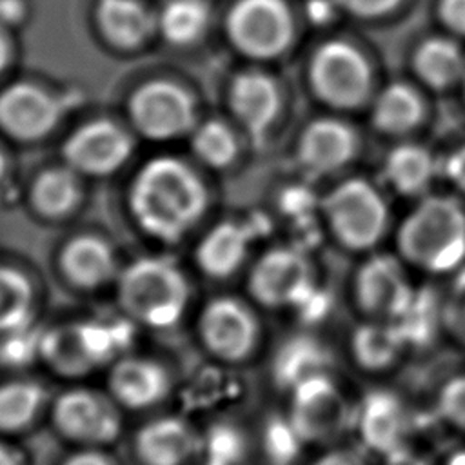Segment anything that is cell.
<instances>
[{
	"label": "cell",
	"instance_id": "cell-49",
	"mask_svg": "<svg viewBox=\"0 0 465 465\" xmlns=\"http://www.w3.org/2000/svg\"><path fill=\"white\" fill-rule=\"evenodd\" d=\"M5 60H7V42H5L4 35L0 33V71L5 65Z\"/></svg>",
	"mask_w": 465,
	"mask_h": 465
},
{
	"label": "cell",
	"instance_id": "cell-42",
	"mask_svg": "<svg viewBox=\"0 0 465 465\" xmlns=\"http://www.w3.org/2000/svg\"><path fill=\"white\" fill-rule=\"evenodd\" d=\"M347 11L360 16H374L392 9L400 0H336Z\"/></svg>",
	"mask_w": 465,
	"mask_h": 465
},
{
	"label": "cell",
	"instance_id": "cell-27",
	"mask_svg": "<svg viewBox=\"0 0 465 465\" xmlns=\"http://www.w3.org/2000/svg\"><path fill=\"white\" fill-rule=\"evenodd\" d=\"M36 292L29 276L0 265V334L36 322Z\"/></svg>",
	"mask_w": 465,
	"mask_h": 465
},
{
	"label": "cell",
	"instance_id": "cell-40",
	"mask_svg": "<svg viewBox=\"0 0 465 465\" xmlns=\"http://www.w3.org/2000/svg\"><path fill=\"white\" fill-rule=\"evenodd\" d=\"M307 465H369L361 452L347 447H325L316 458H312Z\"/></svg>",
	"mask_w": 465,
	"mask_h": 465
},
{
	"label": "cell",
	"instance_id": "cell-3",
	"mask_svg": "<svg viewBox=\"0 0 465 465\" xmlns=\"http://www.w3.org/2000/svg\"><path fill=\"white\" fill-rule=\"evenodd\" d=\"M189 302V282L167 258H138L116 276L120 314L138 329L169 331L176 327L185 318Z\"/></svg>",
	"mask_w": 465,
	"mask_h": 465
},
{
	"label": "cell",
	"instance_id": "cell-32",
	"mask_svg": "<svg viewBox=\"0 0 465 465\" xmlns=\"http://www.w3.org/2000/svg\"><path fill=\"white\" fill-rule=\"evenodd\" d=\"M252 441L234 423L216 421L202 429V461L211 465H245Z\"/></svg>",
	"mask_w": 465,
	"mask_h": 465
},
{
	"label": "cell",
	"instance_id": "cell-26",
	"mask_svg": "<svg viewBox=\"0 0 465 465\" xmlns=\"http://www.w3.org/2000/svg\"><path fill=\"white\" fill-rule=\"evenodd\" d=\"M392 323L403 336L409 351L432 345L440 334H445L443 294L427 287H416L405 311Z\"/></svg>",
	"mask_w": 465,
	"mask_h": 465
},
{
	"label": "cell",
	"instance_id": "cell-18",
	"mask_svg": "<svg viewBox=\"0 0 465 465\" xmlns=\"http://www.w3.org/2000/svg\"><path fill=\"white\" fill-rule=\"evenodd\" d=\"M129 151V136L109 122H93L80 127L64 147L71 165L93 174L114 171L125 162Z\"/></svg>",
	"mask_w": 465,
	"mask_h": 465
},
{
	"label": "cell",
	"instance_id": "cell-31",
	"mask_svg": "<svg viewBox=\"0 0 465 465\" xmlns=\"http://www.w3.org/2000/svg\"><path fill=\"white\" fill-rule=\"evenodd\" d=\"M418 74L434 87H445L465 73L461 49L445 38L427 40L416 54Z\"/></svg>",
	"mask_w": 465,
	"mask_h": 465
},
{
	"label": "cell",
	"instance_id": "cell-24",
	"mask_svg": "<svg viewBox=\"0 0 465 465\" xmlns=\"http://www.w3.org/2000/svg\"><path fill=\"white\" fill-rule=\"evenodd\" d=\"M354 151L352 131L336 120H318L303 134L300 156L303 163L318 173L341 167Z\"/></svg>",
	"mask_w": 465,
	"mask_h": 465
},
{
	"label": "cell",
	"instance_id": "cell-8",
	"mask_svg": "<svg viewBox=\"0 0 465 465\" xmlns=\"http://www.w3.org/2000/svg\"><path fill=\"white\" fill-rule=\"evenodd\" d=\"M316 285L307 256L296 249L280 247L254 263L247 291L251 300L263 309L294 311Z\"/></svg>",
	"mask_w": 465,
	"mask_h": 465
},
{
	"label": "cell",
	"instance_id": "cell-29",
	"mask_svg": "<svg viewBox=\"0 0 465 465\" xmlns=\"http://www.w3.org/2000/svg\"><path fill=\"white\" fill-rule=\"evenodd\" d=\"M434 171L436 163L432 154L420 145H400L385 162L387 180L403 194H416L423 191Z\"/></svg>",
	"mask_w": 465,
	"mask_h": 465
},
{
	"label": "cell",
	"instance_id": "cell-46",
	"mask_svg": "<svg viewBox=\"0 0 465 465\" xmlns=\"http://www.w3.org/2000/svg\"><path fill=\"white\" fill-rule=\"evenodd\" d=\"M0 465H29L25 454L9 441V438L0 436Z\"/></svg>",
	"mask_w": 465,
	"mask_h": 465
},
{
	"label": "cell",
	"instance_id": "cell-33",
	"mask_svg": "<svg viewBox=\"0 0 465 465\" xmlns=\"http://www.w3.org/2000/svg\"><path fill=\"white\" fill-rule=\"evenodd\" d=\"M421 118V102L418 94L403 84L389 85L376 100L374 122L389 133L411 129Z\"/></svg>",
	"mask_w": 465,
	"mask_h": 465
},
{
	"label": "cell",
	"instance_id": "cell-12",
	"mask_svg": "<svg viewBox=\"0 0 465 465\" xmlns=\"http://www.w3.org/2000/svg\"><path fill=\"white\" fill-rule=\"evenodd\" d=\"M105 391L124 412H143L163 403L174 391V381L160 360L127 352L105 371Z\"/></svg>",
	"mask_w": 465,
	"mask_h": 465
},
{
	"label": "cell",
	"instance_id": "cell-9",
	"mask_svg": "<svg viewBox=\"0 0 465 465\" xmlns=\"http://www.w3.org/2000/svg\"><path fill=\"white\" fill-rule=\"evenodd\" d=\"M418 416L392 389L374 387L356 400L352 432L361 447L376 456L411 443Z\"/></svg>",
	"mask_w": 465,
	"mask_h": 465
},
{
	"label": "cell",
	"instance_id": "cell-50",
	"mask_svg": "<svg viewBox=\"0 0 465 465\" xmlns=\"http://www.w3.org/2000/svg\"><path fill=\"white\" fill-rule=\"evenodd\" d=\"M2 171H4V158H2V153H0V176H2Z\"/></svg>",
	"mask_w": 465,
	"mask_h": 465
},
{
	"label": "cell",
	"instance_id": "cell-10",
	"mask_svg": "<svg viewBox=\"0 0 465 465\" xmlns=\"http://www.w3.org/2000/svg\"><path fill=\"white\" fill-rule=\"evenodd\" d=\"M338 240L356 251L372 247L387 225V209L380 193L363 180L340 185L325 202Z\"/></svg>",
	"mask_w": 465,
	"mask_h": 465
},
{
	"label": "cell",
	"instance_id": "cell-22",
	"mask_svg": "<svg viewBox=\"0 0 465 465\" xmlns=\"http://www.w3.org/2000/svg\"><path fill=\"white\" fill-rule=\"evenodd\" d=\"M60 269L71 285L85 291L98 289L118 276L111 247L94 236L71 240L60 254Z\"/></svg>",
	"mask_w": 465,
	"mask_h": 465
},
{
	"label": "cell",
	"instance_id": "cell-41",
	"mask_svg": "<svg viewBox=\"0 0 465 465\" xmlns=\"http://www.w3.org/2000/svg\"><path fill=\"white\" fill-rule=\"evenodd\" d=\"M58 465H118L107 449H73Z\"/></svg>",
	"mask_w": 465,
	"mask_h": 465
},
{
	"label": "cell",
	"instance_id": "cell-30",
	"mask_svg": "<svg viewBox=\"0 0 465 465\" xmlns=\"http://www.w3.org/2000/svg\"><path fill=\"white\" fill-rule=\"evenodd\" d=\"M100 25L120 45H134L151 29V16L136 0H102L98 7Z\"/></svg>",
	"mask_w": 465,
	"mask_h": 465
},
{
	"label": "cell",
	"instance_id": "cell-39",
	"mask_svg": "<svg viewBox=\"0 0 465 465\" xmlns=\"http://www.w3.org/2000/svg\"><path fill=\"white\" fill-rule=\"evenodd\" d=\"M443 331L465 349V269L456 274L450 289L443 294Z\"/></svg>",
	"mask_w": 465,
	"mask_h": 465
},
{
	"label": "cell",
	"instance_id": "cell-35",
	"mask_svg": "<svg viewBox=\"0 0 465 465\" xmlns=\"http://www.w3.org/2000/svg\"><path fill=\"white\" fill-rule=\"evenodd\" d=\"M209 11L202 0H171L160 16V29L173 44L196 40L207 25Z\"/></svg>",
	"mask_w": 465,
	"mask_h": 465
},
{
	"label": "cell",
	"instance_id": "cell-15",
	"mask_svg": "<svg viewBox=\"0 0 465 465\" xmlns=\"http://www.w3.org/2000/svg\"><path fill=\"white\" fill-rule=\"evenodd\" d=\"M318 94L338 107H352L369 89V67L363 56L345 42H329L318 49L311 69Z\"/></svg>",
	"mask_w": 465,
	"mask_h": 465
},
{
	"label": "cell",
	"instance_id": "cell-17",
	"mask_svg": "<svg viewBox=\"0 0 465 465\" xmlns=\"http://www.w3.org/2000/svg\"><path fill=\"white\" fill-rule=\"evenodd\" d=\"M269 367L274 387L289 394L309 378L334 372V356L314 334L296 332L276 345Z\"/></svg>",
	"mask_w": 465,
	"mask_h": 465
},
{
	"label": "cell",
	"instance_id": "cell-48",
	"mask_svg": "<svg viewBox=\"0 0 465 465\" xmlns=\"http://www.w3.org/2000/svg\"><path fill=\"white\" fill-rule=\"evenodd\" d=\"M445 465H465V449L452 452L445 461Z\"/></svg>",
	"mask_w": 465,
	"mask_h": 465
},
{
	"label": "cell",
	"instance_id": "cell-5",
	"mask_svg": "<svg viewBox=\"0 0 465 465\" xmlns=\"http://www.w3.org/2000/svg\"><path fill=\"white\" fill-rule=\"evenodd\" d=\"M47 420L73 449H109L124 432V409L104 389L71 385L51 398Z\"/></svg>",
	"mask_w": 465,
	"mask_h": 465
},
{
	"label": "cell",
	"instance_id": "cell-47",
	"mask_svg": "<svg viewBox=\"0 0 465 465\" xmlns=\"http://www.w3.org/2000/svg\"><path fill=\"white\" fill-rule=\"evenodd\" d=\"M24 15V4L20 0H0V22L15 24Z\"/></svg>",
	"mask_w": 465,
	"mask_h": 465
},
{
	"label": "cell",
	"instance_id": "cell-11",
	"mask_svg": "<svg viewBox=\"0 0 465 465\" xmlns=\"http://www.w3.org/2000/svg\"><path fill=\"white\" fill-rule=\"evenodd\" d=\"M414 289L396 258L378 254L356 272L352 300L363 320L394 322L405 311Z\"/></svg>",
	"mask_w": 465,
	"mask_h": 465
},
{
	"label": "cell",
	"instance_id": "cell-6",
	"mask_svg": "<svg viewBox=\"0 0 465 465\" xmlns=\"http://www.w3.org/2000/svg\"><path fill=\"white\" fill-rule=\"evenodd\" d=\"M287 416L309 447H332L352 432L356 401L338 383L334 372L296 385L287 394Z\"/></svg>",
	"mask_w": 465,
	"mask_h": 465
},
{
	"label": "cell",
	"instance_id": "cell-43",
	"mask_svg": "<svg viewBox=\"0 0 465 465\" xmlns=\"http://www.w3.org/2000/svg\"><path fill=\"white\" fill-rule=\"evenodd\" d=\"M381 465H430V461L414 445L407 443L381 456Z\"/></svg>",
	"mask_w": 465,
	"mask_h": 465
},
{
	"label": "cell",
	"instance_id": "cell-37",
	"mask_svg": "<svg viewBox=\"0 0 465 465\" xmlns=\"http://www.w3.org/2000/svg\"><path fill=\"white\" fill-rule=\"evenodd\" d=\"M434 418L452 432L465 436V372L452 374L440 385Z\"/></svg>",
	"mask_w": 465,
	"mask_h": 465
},
{
	"label": "cell",
	"instance_id": "cell-23",
	"mask_svg": "<svg viewBox=\"0 0 465 465\" xmlns=\"http://www.w3.org/2000/svg\"><path fill=\"white\" fill-rule=\"evenodd\" d=\"M231 104L240 122L258 142L276 116L278 91L269 76L243 73L232 84Z\"/></svg>",
	"mask_w": 465,
	"mask_h": 465
},
{
	"label": "cell",
	"instance_id": "cell-25",
	"mask_svg": "<svg viewBox=\"0 0 465 465\" xmlns=\"http://www.w3.org/2000/svg\"><path fill=\"white\" fill-rule=\"evenodd\" d=\"M251 232L245 225L222 223L214 227L198 245L196 262L213 278L231 276L245 260Z\"/></svg>",
	"mask_w": 465,
	"mask_h": 465
},
{
	"label": "cell",
	"instance_id": "cell-4",
	"mask_svg": "<svg viewBox=\"0 0 465 465\" xmlns=\"http://www.w3.org/2000/svg\"><path fill=\"white\" fill-rule=\"evenodd\" d=\"M401 256L414 267L441 274L465 260V213L454 200L430 198L403 222L398 234Z\"/></svg>",
	"mask_w": 465,
	"mask_h": 465
},
{
	"label": "cell",
	"instance_id": "cell-1",
	"mask_svg": "<svg viewBox=\"0 0 465 465\" xmlns=\"http://www.w3.org/2000/svg\"><path fill=\"white\" fill-rule=\"evenodd\" d=\"M205 191L194 173L174 158L151 160L138 173L131 207L138 223L163 242H178L200 218Z\"/></svg>",
	"mask_w": 465,
	"mask_h": 465
},
{
	"label": "cell",
	"instance_id": "cell-19",
	"mask_svg": "<svg viewBox=\"0 0 465 465\" xmlns=\"http://www.w3.org/2000/svg\"><path fill=\"white\" fill-rule=\"evenodd\" d=\"M60 116V104L31 84H15L0 94V124L18 138L45 134Z\"/></svg>",
	"mask_w": 465,
	"mask_h": 465
},
{
	"label": "cell",
	"instance_id": "cell-28",
	"mask_svg": "<svg viewBox=\"0 0 465 465\" xmlns=\"http://www.w3.org/2000/svg\"><path fill=\"white\" fill-rule=\"evenodd\" d=\"M254 447H258L265 465H296L309 445L283 411L263 418Z\"/></svg>",
	"mask_w": 465,
	"mask_h": 465
},
{
	"label": "cell",
	"instance_id": "cell-51",
	"mask_svg": "<svg viewBox=\"0 0 465 465\" xmlns=\"http://www.w3.org/2000/svg\"><path fill=\"white\" fill-rule=\"evenodd\" d=\"M196 465H211V463H205V461H200V463H196Z\"/></svg>",
	"mask_w": 465,
	"mask_h": 465
},
{
	"label": "cell",
	"instance_id": "cell-45",
	"mask_svg": "<svg viewBox=\"0 0 465 465\" xmlns=\"http://www.w3.org/2000/svg\"><path fill=\"white\" fill-rule=\"evenodd\" d=\"M445 171L449 174V178L465 191V145L460 147L454 154H450V158L447 160Z\"/></svg>",
	"mask_w": 465,
	"mask_h": 465
},
{
	"label": "cell",
	"instance_id": "cell-7",
	"mask_svg": "<svg viewBox=\"0 0 465 465\" xmlns=\"http://www.w3.org/2000/svg\"><path fill=\"white\" fill-rule=\"evenodd\" d=\"M202 349L218 363L249 361L262 343V322L251 303L236 296H216L203 303L194 320Z\"/></svg>",
	"mask_w": 465,
	"mask_h": 465
},
{
	"label": "cell",
	"instance_id": "cell-44",
	"mask_svg": "<svg viewBox=\"0 0 465 465\" xmlns=\"http://www.w3.org/2000/svg\"><path fill=\"white\" fill-rule=\"evenodd\" d=\"M440 13L450 29L465 35V0H441Z\"/></svg>",
	"mask_w": 465,
	"mask_h": 465
},
{
	"label": "cell",
	"instance_id": "cell-2",
	"mask_svg": "<svg viewBox=\"0 0 465 465\" xmlns=\"http://www.w3.org/2000/svg\"><path fill=\"white\" fill-rule=\"evenodd\" d=\"M136 329L122 314L85 316L44 327L42 365L69 380L107 371L129 352Z\"/></svg>",
	"mask_w": 465,
	"mask_h": 465
},
{
	"label": "cell",
	"instance_id": "cell-38",
	"mask_svg": "<svg viewBox=\"0 0 465 465\" xmlns=\"http://www.w3.org/2000/svg\"><path fill=\"white\" fill-rule=\"evenodd\" d=\"M193 147L203 162L214 167H222L234 158L236 140L223 124L207 122L196 131Z\"/></svg>",
	"mask_w": 465,
	"mask_h": 465
},
{
	"label": "cell",
	"instance_id": "cell-21",
	"mask_svg": "<svg viewBox=\"0 0 465 465\" xmlns=\"http://www.w3.org/2000/svg\"><path fill=\"white\" fill-rule=\"evenodd\" d=\"M45 387L33 378L13 376L0 381V436L15 438L29 432L49 412Z\"/></svg>",
	"mask_w": 465,
	"mask_h": 465
},
{
	"label": "cell",
	"instance_id": "cell-34",
	"mask_svg": "<svg viewBox=\"0 0 465 465\" xmlns=\"http://www.w3.org/2000/svg\"><path fill=\"white\" fill-rule=\"evenodd\" d=\"M42 338L44 327L38 322L0 334V369L22 374L42 363Z\"/></svg>",
	"mask_w": 465,
	"mask_h": 465
},
{
	"label": "cell",
	"instance_id": "cell-14",
	"mask_svg": "<svg viewBox=\"0 0 465 465\" xmlns=\"http://www.w3.org/2000/svg\"><path fill=\"white\" fill-rule=\"evenodd\" d=\"M231 40L252 56L282 53L292 35L291 15L282 0H240L227 20Z\"/></svg>",
	"mask_w": 465,
	"mask_h": 465
},
{
	"label": "cell",
	"instance_id": "cell-13",
	"mask_svg": "<svg viewBox=\"0 0 465 465\" xmlns=\"http://www.w3.org/2000/svg\"><path fill=\"white\" fill-rule=\"evenodd\" d=\"M131 449L140 465H196L202 461V429L187 416L158 414L140 423Z\"/></svg>",
	"mask_w": 465,
	"mask_h": 465
},
{
	"label": "cell",
	"instance_id": "cell-16",
	"mask_svg": "<svg viewBox=\"0 0 465 465\" xmlns=\"http://www.w3.org/2000/svg\"><path fill=\"white\" fill-rule=\"evenodd\" d=\"M131 113L140 131L151 138H171L185 133L193 124L189 94L169 82H149L131 102Z\"/></svg>",
	"mask_w": 465,
	"mask_h": 465
},
{
	"label": "cell",
	"instance_id": "cell-20",
	"mask_svg": "<svg viewBox=\"0 0 465 465\" xmlns=\"http://www.w3.org/2000/svg\"><path fill=\"white\" fill-rule=\"evenodd\" d=\"M409 347L392 322L363 320L349 334V358L367 374H383L394 369Z\"/></svg>",
	"mask_w": 465,
	"mask_h": 465
},
{
	"label": "cell",
	"instance_id": "cell-36",
	"mask_svg": "<svg viewBox=\"0 0 465 465\" xmlns=\"http://www.w3.org/2000/svg\"><path fill=\"white\" fill-rule=\"evenodd\" d=\"M33 196L40 211L47 214H62L76 202V180L64 169L47 171L38 178Z\"/></svg>",
	"mask_w": 465,
	"mask_h": 465
}]
</instances>
